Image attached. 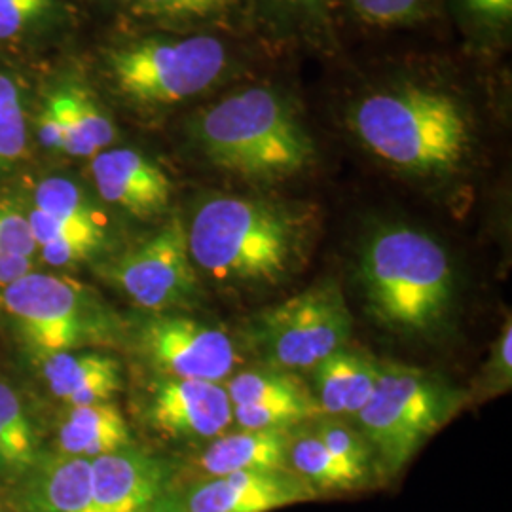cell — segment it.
<instances>
[{
	"instance_id": "6da1fadb",
	"label": "cell",
	"mask_w": 512,
	"mask_h": 512,
	"mask_svg": "<svg viewBox=\"0 0 512 512\" xmlns=\"http://www.w3.org/2000/svg\"><path fill=\"white\" fill-rule=\"evenodd\" d=\"M186 234L194 266L220 281L277 283L300 260L298 222L287 209L262 200L211 198L198 207Z\"/></svg>"
},
{
	"instance_id": "7a4b0ae2",
	"label": "cell",
	"mask_w": 512,
	"mask_h": 512,
	"mask_svg": "<svg viewBox=\"0 0 512 512\" xmlns=\"http://www.w3.org/2000/svg\"><path fill=\"white\" fill-rule=\"evenodd\" d=\"M196 137L215 167L243 179L279 181L313 162L310 133L291 105L268 88H249L205 110Z\"/></svg>"
},
{
	"instance_id": "3957f363",
	"label": "cell",
	"mask_w": 512,
	"mask_h": 512,
	"mask_svg": "<svg viewBox=\"0 0 512 512\" xmlns=\"http://www.w3.org/2000/svg\"><path fill=\"white\" fill-rule=\"evenodd\" d=\"M351 124L372 154L410 173H448L469 148L461 105L452 95L427 88L370 93L357 103Z\"/></svg>"
},
{
	"instance_id": "277c9868",
	"label": "cell",
	"mask_w": 512,
	"mask_h": 512,
	"mask_svg": "<svg viewBox=\"0 0 512 512\" xmlns=\"http://www.w3.org/2000/svg\"><path fill=\"white\" fill-rule=\"evenodd\" d=\"M359 275L372 313L393 329L429 330L454 293L452 262L437 239L393 224L366 239Z\"/></svg>"
},
{
	"instance_id": "5b68a950",
	"label": "cell",
	"mask_w": 512,
	"mask_h": 512,
	"mask_svg": "<svg viewBox=\"0 0 512 512\" xmlns=\"http://www.w3.org/2000/svg\"><path fill=\"white\" fill-rule=\"evenodd\" d=\"M459 401V391L433 374L382 365L372 397L355 418L382 469L395 475L452 418Z\"/></svg>"
},
{
	"instance_id": "8992f818",
	"label": "cell",
	"mask_w": 512,
	"mask_h": 512,
	"mask_svg": "<svg viewBox=\"0 0 512 512\" xmlns=\"http://www.w3.org/2000/svg\"><path fill=\"white\" fill-rule=\"evenodd\" d=\"M353 319L338 283L321 281L258 313L249 338L260 359L274 370H313L346 348Z\"/></svg>"
},
{
	"instance_id": "52a82bcc",
	"label": "cell",
	"mask_w": 512,
	"mask_h": 512,
	"mask_svg": "<svg viewBox=\"0 0 512 512\" xmlns=\"http://www.w3.org/2000/svg\"><path fill=\"white\" fill-rule=\"evenodd\" d=\"M228 55L213 37L148 38L109 55L118 92L139 105H175L209 90Z\"/></svg>"
},
{
	"instance_id": "ba28073f",
	"label": "cell",
	"mask_w": 512,
	"mask_h": 512,
	"mask_svg": "<svg viewBox=\"0 0 512 512\" xmlns=\"http://www.w3.org/2000/svg\"><path fill=\"white\" fill-rule=\"evenodd\" d=\"M101 274L145 310L181 308L198 294L188 234L179 219L169 220L147 241L110 260Z\"/></svg>"
},
{
	"instance_id": "9c48e42d",
	"label": "cell",
	"mask_w": 512,
	"mask_h": 512,
	"mask_svg": "<svg viewBox=\"0 0 512 512\" xmlns=\"http://www.w3.org/2000/svg\"><path fill=\"white\" fill-rule=\"evenodd\" d=\"M2 291V308L44 357L71 351L95 330L88 293L69 279L29 272Z\"/></svg>"
},
{
	"instance_id": "30bf717a",
	"label": "cell",
	"mask_w": 512,
	"mask_h": 512,
	"mask_svg": "<svg viewBox=\"0 0 512 512\" xmlns=\"http://www.w3.org/2000/svg\"><path fill=\"white\" fill-rule=\"evenodd\" d=\"M135 336L139 351L164 378L220 384L238 363L236 346L226 332L183 315H148Z\"/></svg>"
},
{
	"instance_id": "8fae6325",
	"label": "cell",
	"mask_w": 512,
	"mask_h": 512,
	"mask_svg": "<svg viewBox=\"0 0 512 512\" xmlns=\"http://www.w3.org/2000/svg\"><path fill=\"white\" fill-rule=\"evenodd\" d=\"M315 495L291 469L232 473L203 478L183 490L167 488L150 512H270Z\"/></svg>"
},
{
	"instance_id": "7c38bea8",
	"label": "cell",
	"mask_w": 512,
	"mask_h": 512,
	"mask_svg": "<svg viewBox=\"0 0 512 512\" xmlns=\"http://www.w3.org/2000/svg\"><path fill=\"white\" fill-rule=\"evenodd\" d=\"M148 420L175 439H219L234 423V408L217 382L164 378L150 395Z\"/></svg>"
},
{
	"instance_id": "4fadbf2b",
	"label": "cell",
	"mask_w": 512,
	"mask_h": 512,
	"mask_svg": "<svg viewBox=\"0 0 512 512\" xmlns=\"http://www.w3.org/2000/svg\"><path fill=\"white\" fill-rule=\"evenodd\" d=\"M226 393L243 429H289L323 414L308 387L291 372L274 368L241 372L228 382Z\"/></svg>"
},
{
	"instance_id": "5bb4252c",
	"label": "cell",
	"mask_w": 512,
	"mask_h": 512,
	"mask_svg": "<svg viewBox=\"0 0 512 512\" xmlns=\"http://www.w3.org/2000/svg\"><path fill=\"white\" fill-rule=\"evenodd\" d=\"M169 488L160 459L124 448L92 459V501L88 512H150Z\"/></svg>"
},
{
	"instance_id": "9a60e30c",
	"label": "cell",
	"mask_w": 512,
	"mask_h": 512,
	"mask_svg": "<svg viewBox=\"0 0 512 512\" xmlns=\"http://www.w3.org/2000/svg\"><path fill=\"white\" fill-rule=\"evenodd\" d=\"M93 181L105 202L137 219L164 213L171 200V181L137 150L114 148L93 156Z\"/></svg>"
},
{
	"instance_id": "2e32d148",
	"label": "cell",
	"mask_w": 512,
	"mask_h": 512,
	"mask_svg": "<svg viewBox=\"0 0 512 512\" xmlns=\"http://www.w3.org/2000/svg\"><path fill=\"white\" fill-rule=\"evenodd\" d=\"M14 482L16 512H88L92 501V459L63 452L38 456Z\"/></svg>"
},
{
	"instance_id": "e0dca14e",
	"label": "cell",
	"mask_w": 512,
	"mask_h": 512,
	"mask_svg": "<svg viewBox=\"0 0 512 512\" xmlns=\"http://www.w3.org/2000/svg\"><path fill=\"white\" fill-rule=\"evenodd\" d=\"M44 378L57 399L71 406L110 403L122 389V368L103 353H55L44 357Z\"/></svg>"
},
{
	"instance_id": "ac0fdd59",
	"label": "cell",
	"mask_w": 512,
	"mask_h": 512,
	"mask_svg": "<svg viewBox=\"0 0 512 512\" xmlns=\"http://www.w3.org/2000/svg\"><path fill=\"white\" fill-rule=\"evenodd\" d=\"M382 365L372 357L338 349L313 368L315 372V401L321 412L332 418H355L378 384Z\"/></svg>"
},
{
	"instance_id": "d6986e66",
	"label": "cell",
	"mask_w": 512,
	"mask_h": 512,
	"mask_svg": "<svg viewBox=\"0 0 512 512\" xmlns=\"http://www.w3.org/2000/svg\"><path fill=\"white\" fill-rule=\"evenodd\" d=\"M289 429H243L222 435L196 459V467L209 476L287 471Z\"/></svg>"
},
{
	"instance_id": "ffe728a7",
	"label": "cell",
	"mask_w": 512,
	"mask_h": 512,
	"mask_svg": "<svg viewBox=\"0 0 512 512\" xmlns=\"http://www.w3.org/2000/svg\"><path fill=\"white\" fill-rule=\"evenodd\" d=\"M57 440L63 454L95 459L131 446V433L114 404L97 403L71 406Z\"/></svg>"
},
{
	"instance_id": "44dd1931",
	"label": "cell",
	"mask_w": 512,
	"mask_h": 512,
	"mask_svg": "<svg viewBox=\"0 0 512 512\" xmlns=\"http://www.w3.org/2000/svg\"><path fill=\"white\" fill-rule=\"evenodd\" d=\"M54 110L61 128L63 152L76 158H92L109 147L116 129L109 116L99 109L90 93L82 88H63L48 97L46 103Z\"/></svg>"
},
{
	"instance_id": "7402d4cb",
	"label": "cell",
	"mask_w": 512,
	"mask_h": 512,
	"mask_svg": "<svg viewBox=\"0 0 512 512\" xmlns=\"http://www.w3.org/2000/svg\"><path fill=\"white\" fill-rule=\"evenodd\" d=\"M289 469L306 480L313 490H349L365 482L366 476L334 456L311 429L289 433Z\"/></svg>"
},
{
	"instance_id": "603a6c76",
	"label": "cell",
	"mask_w": 512,
	"mask_h": 512,
	"mask_svg": "<svg viewBox=\"0 0 512 512\" xmlns=\"http://www.w3.org/2000/svg\"><path fill=\"white\" fill-rule=\"evenodd\" d=\"M37 435L18 393L0 384V478L16 480L35 461Z\"/></svg>"
},
{
	"instance_id": "cb8c5ba5",
	"label": "cell",
	"mask_w": 512,
	"mask_h": 512,
	"mask_svg": "<svg viewBox=\"0 0 512 512\" xmlns=\"http://www.w3.org/2000/svg\"><path fill=\"white\" fill-rule=\"evenodd\" d=\"M35 209L57 219L71 220L88 226H103L101 217L86 200L76 184L54 177L40 183L35 194Z\"/></svg>"
},
{
	"instance_id": "d4e9b609",
	"label": "cell",
	"mask_w": 512,
	"mask_h": 512,
	"mask_svg": "<svg viewBox=\"0 0 512 512\" xmlns=\"http://www.w3.org/2000/svg\"><path fill=\"white\" fill-rule=\"evenodd\" d=\"M310 429L334 456L346 461L355 471L368 475L374 454L359 429H353L346 421L332 416L315 418Z\"/></svg>"
},
{
	"instance_id": "484cf974",
	"label": "cell",
	"mask_w": 512,
	"mask_h": 512,
	"mask_svg": "<svg viewBox=\"0 0 512 512\" xmlns=\"http://www.w3.org/2000/svg\"><path fill=\"white\" fill-rule=\"evenodd\" d=\"M27 147L21 93L14 80L0 74V164L18 162Z\"/></svg>"
},
{
	"instance_id": "4316f807",
	"label": "cell",
	"mask_w": 512,
	"mask_h": 512,
	"mask_svg": "<svg viewBox=\"0 0 512 512\" xmlns=\"http://www.w3.org/2000/svg\"><path fill=\"white\" fill-rule=\"evenodd\" d=\"M27 219L31 224V232L35 236L38 247L54 241H63V239H86L97 245H103L105 241L103 226H88V224H78L71 220L57 219L38 209H33Z\"/></svg>"
},
{
	"instance_id": "83f0119b",
	"label": "cell",
	"mask_w": 512,
	"mask_h": 512,
	"mask_svg": "<svg viewBox=\"0 0 512 512\" xmlns=\"http://www.w3.org/2000/svg\"><path fill=\"white\" fill-rule=\"evenodd\" d=\"M355 14L370 25H401L418 18L431 0H349Z\"/></svg>"
},
{
	"instance_id": "f1b7e54d",
	"label": "cell",
	"mask_w": 512,
	"mask_h": 512,
	"mask_svg": "<svg viewBox=\"0 0 512 512\" xmlns=\"http://www.w3.org/2000/svg\"><path fill=\"white\" fill-rule=\"evenodd\" d=\"M230 2L232 0H137L135 10L150 18H207L224 10Z\"/></svg>"
},
{
	"instance_id": "f546056e",
	"label": "cell",
	"mask_w": 512,
	"mask_h": 512,
	"mask_svg": "<svg viewBox=\"0 0 512 512\" xmlns=\"http://www.w3.org/2000/svg\"><path fill=\"white\" fill-rule=\"evenodd\" d=\"M38 245L29 219L16 209L0 205V255H35Z\"/></svg>"
},
{
	"instance_id": "4dcf8cb0",
	"label": "cell",
	"mask_w": 512,
	"mask_h": 512,
	"mask_svg": "<svg viewBox=\"0 0 512 512\" xmlns=\"http://www.w3.org/2000/svg\"><path fill=\"white\" fill-rule=\"evenodd\" d=\"M52 8V0H0V38L18 37Z\"/></svg>"
},
{
	"instance_id": "1f68e13d",
	"label": "cell",
	"mask_w": 512,
	"mask_h": 512,
	"mask_svg": "<svg viewBox=\"0 0 512 512\" xmlns=\"http://www.w3.org/2000/svg\"><path fill=\"white\" fill-rule=\"evenodd\" d=\"M101 245L86 241V239H63V241H54L48 245L38 247L42 258L52 264V266H69L86 260L92 256Z\"/></svg>"
},
{
	"instance_id": "d6a6232c",
	"label": "cell",
	"mask_w": 512,
	"mask_h": 512,
	"mask_svg": "<svg viewBox=\"0 0 512 512\" xmlns=\"http://www.w3.org/2000/svg\"><path fill=\"white\" fill-rule=\"evenodd\" d=\"M512 330L511 323H507V327L503 330L499 342H497V348H495L494 361L490 365V372L497 376V380L501 384H511L512 374Z\"/></svg>"
},
{
	"instance_id": "836d02e7",
	"label": "cell",
	"mask_w": 512,
	"mask_h": 512,
	"mask_svg": "<svg viewBox=\"0 0 512 512\" xmlns=\"http://www.w3.org/2000/svg\"><path fill=\"white\" fill-rule=\"evenodd\" d=\"M38 139L44 147L52 148V150H63L65 147L63 128H61L54 110L50 109L48 105L38 116Z\"/></svg>"
},
{
	"instance_id": "e575fe53",
	"label": "cell",
	"mask_w": 512,
	"mask_h": 512,
	"mask_svg": "<svg viewBox=\"0 0 512 512\" xmlns=\"http://www.w3.org/2000/svg\"><path fill=\"white\" fill-rule=\"evenodd\" d=\"M33 270V260L27 256L0 255V287L6 289Z\"/></svg>"
},
{
	"instance_id": "d590c367",
	"label": "cell",
	"mask_w": 512,
	"mask_h": 512,
	"mask_svg": "<svg viewBox=\"0 0 512 512\" xmlns=\"http://www.w3.org/2000/svg\"><path fill=\"white\" fill-rule=\"evenodd\" d=\"M467 6L475 16L488 21H505L512 14V0H467Z\"/></svg>"
},
{
	"instance_id": "8d00e7d4",
	"label": "cell",
	"mask_w": 512,
	"mask_h": 512,
	"mask_svg": "<svg viewBox=\"0 0 512 512\" xmlns=\"http://www.w3.org/2000/svg\"><path fill=\"white\" fill-rule=\"evenodd\" d=\"M289 4H293L296 8H302V10H310V12H317L321 10L323 2L325 0H287Z\"/></svg>"
},
{
	"instance_id": "74e56055",
	"label": "cell",
	"mask_w": 512,
	"mask_h": 512,
	"mask_svg": "<svg viewBox=\"0 0 512 512\" xmlns=\"http://www.w3.org/2000/svg\"><path fill=\"white\" fill-rule=\"evenodd\" d=\"M0 512H6L4 511V507H2V503H0Z\"/></svg>"
}]
</instances>
